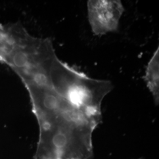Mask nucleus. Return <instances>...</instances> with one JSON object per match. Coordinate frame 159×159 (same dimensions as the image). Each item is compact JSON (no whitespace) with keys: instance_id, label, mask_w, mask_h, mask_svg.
Instances as JSON below:
<instances>
[{"instance_id":"2","label":"nucleus","mask_w":159,"mask_h":159,"mask_svg":"<svg viewBox=\"0 0 159 159\" xmlns=\"http://www.w3.org/2000/svg\"><path fill=\"white\" fill-rule=\"evenodd\" d=\"M87 6L89 22L95 35L101 37L118 31L125 11L120 0H89Z\"/></svg>"},{"instance_id":"1","label":"nucleus","mask_w":159,"mask_h":159,"mask_svg":"<svg viewBox=\"0 0 159 159\" xmlns=\"http://www.w3.org/2000/svg\"><path fill=\"white\" fill-rule=\"evenodd\" d=\"M39 126L33 159H91L93 134L102 121V104L113 89L60 60L40 57L20 73Z\"/></svg>"},{"instance_id":"3","label":"nucleus","mask_w":159,"mask_h":159,"mask_svg":"<svg viewBox=\"0 0 159 159\" xmlns=\"http://www.w3.org/2000/svg\"><path fill=\"white\" fill-rule=\"evenodd\" d=\"M144 80L156 105L159 102V48L154 51L146 69Z\"/></svg>"}]
</instances>
